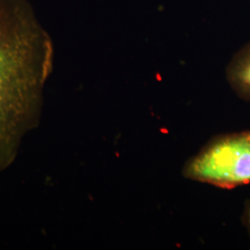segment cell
I'll return each instance as SVG.
<instances>
[{"instance_id": "3957f363", "label": "cell", "mask_w": 250, "mask_h": 250, "mask_svg": "<svg viewBox=\"0 0 250 250\" xmlns=\"http://www.w3.org/2000/svg\"><path fill=\"white\" fill-rule=\"evenodd\" d=\"M226 77L237 96L250 102V42L232 57L226 69Z\"/></svg>"}, {"instance_id": "277c9868", "label": "cell", "mask_w": 250, "mask_h": 250, "mask_svg": "<svg viewBox=\"0 0 250 250\" xmlns=\"http://www.w3.org/2000/svg\"><path fill=\"white\" fill-rule=\"evenodd\" d=\"M244 221H245V224L248 227L250 232V201H248L246 203V208H245V211H244Z\"/></svg>"}, {"instance_id": "7a4b0ae2", "label": "cell", "mask_w": 250, "mask_h": 250, "mask_svg": "<svg viewBox=\"0 0 250 250\" xmlns=\"http://www.w3.org/2000/svg\"><path fill=\"white\" fill-rule=\"evenodd\" d=\"M186 178L232 189L250 184V130L215 136L186 163Z\"/></svg>"}, {"instance_id": "6da1fadb", "label": "cell", "mask_w": 250, "mask_h": 250, "mask_svg": "<svg viewBox=\"0 0 250 250\" xmlns=\"http://www.w3.org/2000/svg\"><path fill=\"white\" fill-rule=\"evenodd\" d=\"M53 42L28 0H0V171L39 122Z\"/></svg>"}]
</instances>
